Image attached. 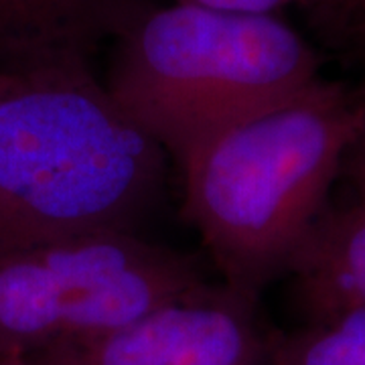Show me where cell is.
Masks as SVG:
<instances>
[{"label":"cell","instance_id":"1","mask_svg":"<svg viewBox=\"0 0 365 365\" xmlns=\"http://www.w3.org/2000/svg\"><path fill=\"white\" fill-rule=\"evenodd\" d=\"M364 126L355 90L319 78L307 90L211 138L182 167V215L223 284L258 302L287 274Z\"/></svg>","mask_w":365,"mask_h":365},{"label":"cell","instance_id":"2","mask_svg":"<svg viewBox=\"0 0 365 365\" xmlns=\"http://www.w3.org/2000/svg\"><path fill=\"white\" fill-rule=\"evenodd\" d=\"M163 179L165 150L93 69L0 91V258L76 235L136 234Z\"/></svg>","mask_w":365,"mask_h":365},{"label":"cell","instance_id":"3","mask_svg":"<svg viewBox=\"0 0 365 365\" xmlns=\"http://www.w3.org/2000/svg\"><path fill=\"white\" fill-rule=\"evenodd\" d=\"M319 78V53L278 14L157 0L114 37L104 88L182 169L211 138Z\"/></svg>","mask_w":365,"mask_h":365},{"label":"cell","instance_id":"4","mask_svg":"<svg viewBox=\"0 0 365 365\" xmlns=\"http://www.w3.org/2000/svg\"><path fill=\"white\" fill-rule=\"evenodd\" d=\"M207 284L197 262L128 232L0 258V364L100 337Z\"/></svg>","mask_w":365,"mask_h":365},{"label":"cell","instance_id":"5","mask_svg":"<svg viewBox=\"0 0 365 365\" xmlns=\"http://www.w3.org/2000/svg\"><path fill=\"white\" fill-rule=\"evenodd\" d=\"M25 365H270L256 302L203 284L100 337L41 353Z\"/></svg>","mask_w":365,"mask_h":365},{"label":"cell","instance_id":"6","mask_svg":"<svg viewBox=\"0 0 365 365\" xmlns=\"http://www.w3.org/2000/svg\"><path fill=\"white\" fill-rule=\"evenodd\" d=\"M157 0H0V78L91 69L96 53Z\"/></svg>","mask_w":365,"mask_h":365},{"label":"cell","instance_id":"7","mask_svg":"<svg viewBox=\"0 0 365 365\" xmlns=\"http://www.w3.org/2000/svg\"><path fill=\"white\" fill-rule=\"evenodd\" d=\"M309 321L365 309V207H327L288 266Z\"/></svg>","mask_w":365,"mask_h":365},{"label":"cell","instance_id":"8","mask_svg":"<svg viewBox=\"0 0 365 365\" xmlns=\"http://www.w3.org/2000/svg\"><path fill=\"white\" fill-rule=\"evenodd\" d=\"M270 365H365V309L309 321L290 333H268Z\"/></svg>","mask_w":365,"mask_h":365},{"label":"cell","instance_id":"9","mask_svg":"<svg viewBox=\"0 0 365 365\" xmlns=\"http://www.w3.org/2000/svg\"><path fill=\"white\" fill-rule=\"evenodd\" d=\"M169 2L195 4V6L240 14H278L287 6H307L327 16L337 11L347 0H169Z\"/></svg>","mask_w":365,"mask_h":365},{"label":"cell","instance_id":"10","mask_svg":"<svg viewBox=\"0 0 365 365\" xmlns=\"http://www.w3.org/2000/svg\"><path fill=\"white\" fill-rule=\"evenodd\" d=\"M325 19L345 37L365 43V0H347Z\"/></svg>","mask_w":365,"mask_h":365},{"label":"cell","instance_id":"11","mask_svg":"<svg viewBox=\"0 0 365 365\" xmlns=\"http://www.w3.org/2000/svg\"><path fill=\"white\" fill-rule=\"evenodd\" d=\"M361 104V102H359ZM345 165L351 170V179L355 189H357V197H359V205L365 207V114H364V126L357 136V140L353 144L351 153L345 160Z\"/></svg>","mask_w":365,"mask_h":365},{"label":"cell","instance_id":"12","mask_svg":"<svg viewBox=\"0 0 365 365\" xmlns=\"http://www.w3.org/2000/svg\"><path fill=\"white\" fill-rule=\"evenodd\" d=\"M357 93V98H359V102H361V108H364V114H365V73H364V81H361V86L355 90Z\"/></svg>","mask_w":365,"mask_h":365},{"label":"cell","instance_id":"13","mask_svg":"<svg viewBox=\"0 0 365 365\" xmlns=\"http://www.w3.org/2000/svg\"><path fill=\"white\" fill-rule=\"evenodd\" d=\"M11 81H13L11 78H0V91L4 90V88H6V86L11 83Z\"/></svg>","mask_w":365,"mask_h":365}]
</instances>
